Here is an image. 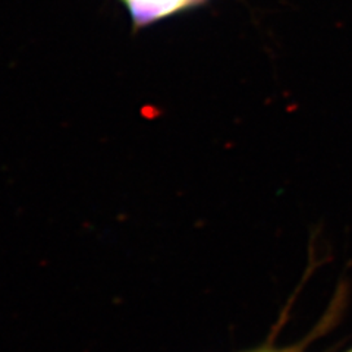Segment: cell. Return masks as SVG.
I'll return each mask as SVG.
<instances>
[{"label": "cell", "mask_w": 352, "mask_h": 352, "mask_svg": "<svg viewBox=\"0 0 352 352\" xmlns=\"http://www.w3.org/2000/svg\"><path fill=\"white\" fill-rule=\"evenodd\" d=\"M124 2L128 5L135 24L144 25L200 0H124Z\"/></svg>", "instance_id": "cell-1"}, {"label": "cell", "mask_w": 352, "mask_h": 352, "mask_svg": "<svg viewBox=\"0 0 352 352\" xmlns=\"http://www.w3.org/2000/svg\"><path fill=\"white\" fill-rule=\"evenodd\" d=\"M346 352H352V348H351V349H348V351H346Z\"/></svg>", "instance_id": "cell-3"}, {"label": "cell", "mask_w": 352, "mask_h": 352, "mask_svg": "<svg viewBox=\"0 0 352 352\" xmlns=\"http://www.w3.org/2000/svg\"><path fill=\"white\" fill-rule=\"evenodd\" d=\"M251 352H295L292 349H274V348H267V349H257V351H251Z\"/></svg>", "instance_id": "cell-2"}]
</instances>
